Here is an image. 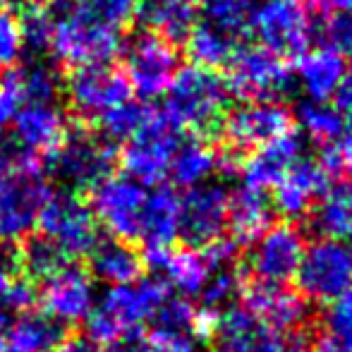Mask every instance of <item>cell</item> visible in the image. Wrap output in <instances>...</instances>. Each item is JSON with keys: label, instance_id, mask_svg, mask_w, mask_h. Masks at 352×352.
Instances as JSON below:
<instances>
[{"label": "cell", "instance_id": "cell-1", "mask_svg": "<svg viewBox=\"0 0 352 352\" xmlns=\"http://www.w3.org/2000/svg\"><path fill=\"white\" fill-rule=\"evenodd\" d=\"M163 96V118L173 127H180L192 135L216 132L223 125L230 103L226 79L216 70L199 65L180 67Z\"/></svg>", "mask_w": 352, "mask_h": 352}, {"label": "cell", "instance_id": "cell-2", "mask_svg": "<svg viewBox=\"0 0 352 352\" xmlns=\"http://www.w3.org/2000/svg\"><path fill=\"white\" fill-rule=\"evenodd\" d=\"M170 295V287L161 276H146L127 285H116L94 302L87 321L89 340L113 343L127 333H137L146 324L161 302Z\"/></svg>", "mask_w": 352, "mask_h": 352}, {"label": "cell", "instance_id": "cell-3", "mask_svg": "<svg viewBox=\"0 0 352 352\" xmlns=\"http://www.w3.org/2000/svg\"><path fill=\"white\" fill-rule=\"evenodd\" d=\"M53 14L51 51L56 60L70 67L111 63L122 51V32L98 24L65 8H48Z\"/></svg>", "mask_w": 352, "mask_h": 352}, {"label": "cell", "instance_id": "cell-4", "mask_svg": "<svg viewBox=\"0 0 352 352\" xmlns=\"http://www.w3.org/2000/svg\"><path fill=\"white\" fill-rule=\"evenodd\" d=\"M250 32L276 56H302L314 34L309 5L305 0H259L252 8Z\"/></svg>", "mask_w": 352, "mask_h": 352}, {"label": "cell", "instance_id": "cell-5", "mask_svg": "<svg viewBox=\"0 0 352 352\" xmlns=\"http://www.w3.org/2000/svg\"><path fill=\"white\" fill-rule=\"evenodd\" d=\"M51 195L41 168H17L0 177V240L12 245L32 235Z\"/></svg>", "mask_w": 352, "mask_h": 352}, {"label": "cell", "instance_id": "cell-6", "mask_svg": "<svg viewBox=\"0 0 352 352\" xmlns=\"http://www.w3.org/2000/svg\"><path fill=\"white\" fill-rule=\"evenodd\" d=\"M292 82L295 77L285 58L264 46H237L228 60V91L242 101H278L290 91Z\"/></svg>", "mask_w": 352, "mask_h": 352}, {"label": "cell", "instance_id": "cell-7", "mask_svg": "<svg viewBox=\"0 0 352 352\" xmlns=\"http://www.w3.org/2000/svg\"><path fill=\"white\" fill-rule=\"evenodd\" d=\"M116 151L96 135L84 130L67 132L60 146L46 158L48 173L65 187L77 192H91L101 180L113 175Z\"/></svg>", "mask_w": 352, "mask_h": 352}, {"label": "cell", "instance_id": "cell-8", "mask_svg": "<svg viewBox=\"0 0 352 352\" xmlns=\"http://www.w3.org/2000/svg\"><path fill=\"white\" fill-rule=\"evenodd\" d=\"M295 278L305 297L314 302H333L352 290V247L333 237L311 242L305 247Z\"/></svg>", "mask_w": 352, "mask_h": 352}, {"label": "cell", "instance_id": "cell-9", "mask_svg": "<svg viewBox=\"0 0 352 352\" xmlns=\"http://www.w3.org/2000/svg\"><path fill=\"white\" fill-rule=\"evenodd\" d=\"M125 56V77L132 91L142 98L163 96L170 87L175 72L180 70V56L173 41L163 38L161 34L140 32L122 46Z\"/></svg>", "mask_w": 352, "mask_h": 352}, {"label": "cell", "instance_id": "cell-10", "mask_svg": "<svg viewBox=\"0 0 352 352\" xmlns=\"http://www.w3.org/2000/svg\"><path fill=\"white\" fill-rule=\"evenodd\" d=\"M38 228L43 237H48L67 259L87 256L98 242L96 216L91 206L74 192L51 195L38 216Z\"/></svg>", "mask_w": 352, "mask_h": 352}, {"label": "cell", "instance_id": "cell-11", "mask_svg": "<svg viewBox=\"0 0 352 352\" xmlns=\"http://www.w3.org/2000/svg\"><path fill=\"white\" fill-rule=\"evenodd\" d=\"M177 142L175 127L163 118V113L151 111L148 120L122 146L120 163L125 175L144 187L158 185L168 175Z\"/></svg>", "mask_w": 352, "mask_h": 352}, {"label": "cell", "instance_id": "cell-12", "mask_svg": "<svg viewBox=\"0 0 352 352\" xmlns=\"http://www.w3.org/2000/svg\"><path fill=\"white\" fill-rule=\"evenodd\" d=\"M65 94L74 116L98 120L103 113L132 98V87L125 72L113 63L72 67L65 82Z\"/></svg>", "mask_w": 352, "mask_h": 352}, {"label": "cell", "instance_id": "cell-13", "mask_svg": "<svg viewBox=\"0 0 352 352\" xmlns=\"http://www.w3.org/2000/svg\"><path fill=\"white\" fill-rule=\"evenodd\" d=\"M146 187L130 175H108L91 190V211L113 237L137 240Z\"/></svg>", "mask_w": 352, "mask_h": 352}, {"label": "cell", "instance_id": "cell-14", "mask_svg": "<svg viewBox=\"0 0 352 352\" xmlns=\"http://www.w3.org/2000/svg\"><path fill=\"white\" fill-rule=\"evenodd\" d=\"M305 235L292 223L271 226L254 240L250 252V271L259 283L283 285L295 278L305 254Z\"/></svg>", "mask_w": 352, "mask_h": 352}, {"label": "cell", "instance_id": "cell-15", "mask_svg": "<svg viewBox=\"0 0 352 352\" xmlns=\"http://www.w3.org/2000/svg\"><path fill=\"white\" fill-rule=\"evenodd\" d=\"M228 190L218 182L190 187L180 197V228L177 235L190 247H206L223 235L228 226Z\"/></svg>", "mask_w": 352, "mask_h": 352}, {"label": "cell", "instance_id": "cell-16", "mask_svg": "<svg viewBox=\"0 0 352 352\" xmlns=\"http://www.w3.org/2000/svg\"><path fill=\"white\" fill-rule=\"evenodd\" d=\"M292 113L280 101H247L223 118L221 130L230 148H256L290 132Z\"/></svg>", "mask_w": 352, "mask_h": 352}, {"label": "cell", "instance_id": "cell-17", "mask_svg": "<svg viewBox=\"0 0 352 352\" xmlns=\"http://www.w3.org/2000/svg\"><path fill=\"white\" fill-rule=\"evenodd\" d=\"M43 311L58 319L60 324H77L84 321L96 302L94 278L87 269L65 264L60 271L43 280L41 290Z\"/></svg>", "mask_w": 352, "mask_h": 352}, {"label": "cell", "instance_id": "cell-18", "mask_svg": "<svg viewBox=\"0 0 352 352\" xmlns=\"http://www.w3.org/2000/svg\"><path fill=\"white\" fill-rule=\"evenodd\" d=\"M14 144L34 158H48L67 137V118L63 108L53 103H22L12 120Z\"/></svg>", "mask_w": 352, "mask_h": 352}, {"label": "cell", "instance_id": "cell-19", "mask_svg": "<svg viewBox=\"0 0 352 352\" xmlns=\"http://www.w3.org/2000/svg\"><path fill=\"white\" fill-rule=\"evenodd\" d=\"M331 190V175L316 158H300L274 187V211L285 218H302Z\"/></svg>", "mask_w": 352, "mask_h": 352}, {"label": "cell", "instance_id": "cell-20", "mask_svg": "<svg viewBox=\"0 0 352 352\" xmlns=\"http://www.w3.org/2000/svg\"><path fill=\"white\" fill-rule=\"evenodd\" d=\"M213 352H280L283 340L247 307L230 305L218 311Z\"/></svg>", "mask_w": 352, "mask_h": 352}, {"label": "cell", "instance_id": "cell-21", "mask_svg": "<svg viewBox=\"0 0 352 352\" xmlns=\"http://www.w3.org/2000/svg\"><path fill=\"white\" fill-rule=\"evenodd\" d=\"M300 158L302 137H297L295 132H285V135L276 137V140L261 144L240 166L242 175H245V185L264 192L274 190Z\"/></svg>", "mask_w": 352, "mask_h": 352}, {"label": "cell", "instance_id": "cell-22", "mask_svg": "<svg viewBox=\"0 0 352 352\" xmlns=\"http://www.w3.org/2000/svg\"><path fill=\"white\" fill-rule=\"evenodd\" d=\"M247 309L276 333L295 331L309 319V307L305 297L283 285H269V283H256L247 290Z\"/></svg>", "mask_w": 352, "mask_h": 352}, {"label": "cell", "instance_id": "cell-23", "mask_svg": "<svg viewBox=\"0 0 352 352\" xmlns=\"http://www.w3.org/2000/svg\"><path fill=\"white\" fill-rule=\"evenodd\" d=\"M144 264L156 271L168 283V287H175L182 297H199L204 283L209 280L211 269L206 264L201 250H177L170 247L163 250H146Z\"/></svg>", "mask_w": 352, "mask_h": 352}, {"label": "cell", "instance_id": "cell-24", "mask_svg": "<svg viewBox=\"0 0 352 352\" xmlns=\"http://www.w3.org/2000/svg\"><path fill=\"white\" fill-rule=\"evenodd\" d=\"M345 72H348V60L343 53L331 46H319L307 48L302 53L292 77L297 79L302 94L309 101H329L331 96H336Z\"/></svg>", "mask_w": 352, "mask_h": 352}, {"label": "cell", "instance_id": "cell-25", "mask_svg": "<svg viewBox=\"0 0 352 352\" xmlns=\"http://www.w3.org/2000/svg\"><path fill=\"white\" fill-rule=\"evenodd\" d=\"M177 228H180V197L175 195V190L158 185L156 190L146 192L137 240H142L146 250H163L170 247V242L177 237Z\"/></svg>", "mask_w": 352, "mask_h": 352}, {"label": "cell", "instance_id": "cell-26", "mask_svg": "<svg viewBox=\"0 0 352 352\" xmlns=\"http://www.w3.org/2000/svg\"><path fill=\"white\" fill-rule=\"evenodd\" d=\"M144 271V256L135 247L130 245V240H120V237H106L94 245V250L89 252V274L91 278L106 283V285H127L142 278Z\"/></svg>", "mask_w": 352, "mask_h": 352}, {"label": "cell", "instance_id": "cell-27", "mask_svg": "<svg viewBox=\"0 0 352 352\" xmlns=\"http://www.w3.org/2000/svg\"><path fill=\"white\" fill-rule=\"evenodd\" d=\"M67 338V326L46 311L27 309L12 319L3 352H51Z\"/></svg>", "mask_w": 352, "mask_h": 352}, {"label": "cell", "instance_id": "cell-28", "mask_svg": "<svg viewBox=\"0 0 352 352\" xmlns=\"http://www.w3.org/2000/svg\"><path fill=\"white\" fill-rule=\"evenodd\" d=\"M271 218H274V204L264 190L242 185L228 199V223L237 245L254 242L261 232L271 228Z\"/></svg>", "mask_w": 352, "mask_h": 352}, {"label": "cell", "instance_id": "cell-29", "mask_svg": "<svg viewBox=\"0 0 352 352\" xmlns=\"http://www.w3.org/2000/svg\"><path fill=\"white\" fill-rule=\"evenodd\" d=\"M300 130L321 148L333 144H352V118L343 116L329 101H302L295 111Z\"/></svg>", "mask_w": 352, "mask_h": 352}, {"label": "cell", "instance_id": "cell-30", "mask_svg": "<svg viewBox=\"0 0 352 352\" xmlns=\"http://www.w3.org/2000/svg\"><path fill=\"white\" fill-rule=\"evenodd\" d=\"M216 173V151L206 142L190 137L185 142H177V148L173 153L168 175L173 177L177 187H197L209 182Z\"/></svg>", "mask_w": 352, "mask_h": 352}, {"label": "cell", "instance_id": "cell-31", "mask_svg": "<svg viewBox=\"0 0 352 352\" xmlns=\"http://www.w3.org/2000/svg\"><path fill=\"white\" fill-rule=\"evenodd\" d=\"M187 56L195 60V65L199 67H216L228 65V60L232 58V53L237 51V41L232 36H228L226 32H221L218 27H213L209 22H195V27L190 29L185 38Z\"/></svg>", "mask_w": 352, "mask_h": 352}, {"label": "cell", "instance_id": "cell-32", "mask_svg": "<svg viewBox=\"0 0 352 352\" xmlns=\"http://www.w3.org/2000/svg\"><path fill=\"white\" fill-rule=\"evenodd\" d=\"M311 226L316 232L333 240H343L352 228V185L329 190L311 209Z\"/></svg>", "mask_w": 352, "mask_h": 352}, {"label": "cell", "instance_id": "cell-33", "mask_svg": "<svg viewBox=\"0 0 352 352\" xmlns=\"http://www.w3.org/2000/svg\"><path fill=\"white\" fill-rule=\"evenodd\" d=\"M140 12L148 29L161 34L163 38L177 43L185 41L190 29L195 27V10H192L190 0H175V3H146Z\"/></svg>", "mask_w": 352, "mask_h": 352}, {"label": "cell", "instance_id": "cell-34", "mask_svg": "<svg viewBox=\"0 0 352 352\" xmlns=\"http://www.w3.org/2000/svg\"><path fill=\"white\" fill-rule=\"evenodd\" d=\"M148 116H151V108L130 98V101L111 108V111L103 113V116L98 118L96 120V127H98L96 137L101 142H106L108 146L116 148L118 144H125L127 140H130L144 122L148 120Z\"/></svg>", "mask_w": 352, "mask_h": 352}, {"label": "cell", "instance_id": "cell-35", "mask_svg": "<svg viewBox=\"0 0 352 352\" xmlns=\"http://www.w3.org/2000/svg\"><path fill=\"white\" fill-rule=\"evenodd\" d=\"M53 8L72 10L82 17L122 32L140 12V0H53Z\"/></svg>", "mask_w": 352, "mask_h": 352}, {"label": "cell", "instance_id": "cell-36", "mask_svg": "<svg viewBox=\"0 0 352 352\" xmlns=\"http://www.w3.org/2000/svg\"><path fill=\"white\" fill-rule=\"evenodd\" d=\"M19 256V271L29 278L46 280L56 271H60L67 264V256L43 235H29L22 240V247H17Z\"/></svg>", "mask_w": 352, "mask_h": 352}, {"label": "cell", "instance_id": "cell-37", "mask_svg": "<svg viewBox=\"0 0 352 352\" xmlns=\"http://www.w3.org/2000/svg\"><path fill=\"white\" fill-rule=\"evenodd\" d=\"M14 74L24 103H53L60 94V74L43 60L14 67Z\"/></svg>", "mask_w": 352, "mask_h": 352}, {"label": "cell", "instance_id": "cell-38", "mask_svg": "<svg viewBox=\"0 0 352 352\" xmlns=\"http://www.w3.org/2000/svg\"><path fill=\"white\" fill-rule=\"evenodd\" d=\"M252 8V0H204V22L240 41V36L250 32Z\"/></svg>", "mask_w": 352, "mask_h": 352}, {"label": "cell", "instance_id": "cell-39", "mask_svg": "<svg viewBox=\"0 0 352 352\" xmlns=\"http://www.w3.org/2000/svg\"><path fill=\"white\" fill-rule=\"evenodd\" d=\"M240 285H242V274L235 266H232V269L213 271L199 292L201 309L216 311V314L223 311L226 307H230L232 297L240 292Z\"/></svg>", "mask_w": 352, "mask_h": 352}, {"label": "cell", "instance_id": "cell-40", "mask_svg": "<svg viewBox=\"0 0 352 352\" xmlns=\"http://www.w3.org/2000/svg\"><path fill=\"white\" fill-rule=\"evenodd\" d=\"M19 19V34H22V43L29 46L34 53H41L51 48V38H53V14L48 8L41 5H29L22 10V17Z\"/></svg>", "mask_w": 352, "mask_h": 352}, {"label": "cell", "instance_id": "cell-41", "mask_svg": "<svg viewBox=\"0 0 352 352\" xmlns=\"http://www.w3.org/2000/svg\"><path fill=\"white\" fill-rule=\"evenodd\" d=\"M197 309L187 302V297L168 295L156 309L153 319V331H177V333H192Z\"/></svg>", "mask_w": 352, "mask_h": 352}, {"label": "cell", "instance_id": "cell-42", "mask_svg": "<svg viewBox=\"0 0 352 352\" xmlns=\"http://www.w3.org/2000/svg\"><path fill=\"white\" fill-rule=\"evenodd\" d=\"M324 326L329 331V338L352 350V290L329 302L324 314Z\"/></svg>", "mask_w": 352, "mask_h": 352}, {"label": "cell", "instance_id": "cell-43", "mask_svg": "<svg viewBox=\"0 0 352 352\" xmlns=\"http://www.w3.org/2000/svg\"><path fill=\"white\" fill-rule=\"evenodd\" d=\"M22 34H19V19L10 10H0V70H10L17 65L22 56Z\"/></svg>", "mask_w": 352, "mask_h": 352}, {"label": "cell", "instance_id": "cell-44", "mask_svg": "<svg viewBox=\"0 0 352 352\" xmlns=\"http://www.w3.org/2000/svg\"><path fill=\"white\" fill-rule=\"evenodd\" d=\"M22 103L24 101H22V94H19L17 74H14V67H10L0 77V137H3L5 127L14 120Z\"/></svg>", "mask_w": 352, "mask_h": 352}, {"label": "cell", "instance_id": "cell-45", "mask_svg": "<svg viewBox=\"0 0 352 352\" xmlns=\"http://www.w3.org/2000/svg\"><path fill=\"white\" fill-rule=\"evenodd\" d=\"M326 46L336 48L343 56H352V12L329 14L324 27Z\"/></svg>", "mask_w": 352, "mask_h": 352}, {"label": "cell", "instance_id": "cell-46", "mask_svg": "<svg viewBox=\"0 0 352 352\" xmlns=\"http://www.w3.org/2000/svg\"><path fill=\"white\" fill-rule=\"evenodd\" d=\"M237 252H240V245L235 240H223V237H218V240L209 242L206 247H201V254H204L211 274L213 271L232 269L237 264Z\"/></svg>", "mask_w": 352, "mask_h": 352}, {"label": "cell", "instance_id": "cell-47", "mask_svg": "<svg viewBox=\"0 0 352 352\" xmlns=\"http://www.w3.org/2000/svg\"><path fill=\"white\" fill-rule=\"evenodd\" d=\"M151 352H199L197 338L192 333H177V331H153L148 340Z\"/></svg>", "mask_w": 352, "mask_h": 352}, {"label": "cell", "instance_id": "cell-48", "mask_svg": "<svg viewBox=\"0 0 352 352\" xmlns=\"http://www.w3.org/2000/svg\"><path fill=\"white\" fill-rule=\"evenodd\" d=\"M17 168H41V161L22 151L14 142H0V177Z\"/></svg>", "mask_w": 352, "mask_h": 352}, {"label": "cell", "instance_id": "cell-49", "mask_svg": "<svg viewBox=\"0 0 352 352\" xmlns=\"http://www.w3.org/2000/svg\"><path fill=\"white\" fill-rule=\"evenodd\" d=\"M103 352H151V350H148V340H144L140 333H127L122 338L108 343Z\"/></svg>", "mask_w": 352, "mask_h": 352}, {"label": "cell", "instance_id": "cell-50", "mask_svg": "<svg viewBox=\"0 0 352 352\" xmlns=\"http://www.w3.org/2000/svg\"><path fill=\"white\" fill-rule=\"evenodd\" d=\"M336 108H338L343 116L352 118V70L345 72L343 82H340L338 91H336Z\"/></svg>", "mask_w": 352, "mask_h": 352}, {"label": "cell", "instance_id": "cell-51", "mask_svg": "<svg viewBox=\"0 0 352 352\" xmlns=\"http://www.w3.org/2000/svg\"><path fill=\"white\" fill-rule=\"evenodd\" d=\"M311 5L326 14L352 12V0H311Z\"/></svg>", "mask_w": 352, "mask_h": 352}, {"label": "cell", "instance_id": "cell-52", "mask_svg": "<svg viewBox=\"0 0 352 352\" xmlns=\"http://www.w3.org/2000/svg\"><path fill=\"white\" fill-rule=\"evenodd\" d=\"M51 352H96V348H94V340L89 338H65Z\"/></svg>", "mask_w": 352, "mask_h": 352}, {"label": "cell", "instance_id": "cell-53", "mask_svg": "<svg viewBox=\"0 0 352 352\" xmlns=\"http://www.w3.org/2000/svg\"><path fill=\"white\" fill-rule=\"evenodd\" d=\"M311 352H350V350H345L343 345H338L336 340H331V338H321L319 343L314 345V350Z\"/></svg>", "mask_w": 352, "mask_h": 352}, {"label": "cell", "instance_id": "cell-54", "mask_svg": "<svg viewBox=\"0 0 352 352\" xmlns=\"http://www.w3.org/2000/svg\"><path fill=\"white\" fill-rule=\"evenodd\" d=\"M280 352H309L307 350V343H305V336H295L287 345H283Z\"/></svg>", "mask_w": 352, "mask_h": 352}, {"label": "cell", "instance_id": "cell-55", "mask_svg": "<svg viewBox=\"0 0 352 352\" xmlns=\"http://www.w3.org/2000/svg\"><path fill=\"white\" fill-rule=\"evenodd\" d=\"M146 3H175V0H146Z\"/></svg>", "mask_w": 352, "mask_h": 352}, {"label": "cell", "instance_id": "cell-56", "mask_svg": "<svg viewBox=\"0 0 352 352\" xmlns=\"http://www.w3.org/2000/svg\"><path fill=\"white\" fill-rule=\"evenodd\" d=\"M348 237H350V240H352V228H350V235H348Z\"/></svg>", "mask_w": 352, "mask_h": 352}, {"label": "cell", "instance_id": "cell-57", "mask_svg": "<svg viewBox=\"0 0 352 352\" xmlns=\"http://www.w3.org/2000/svg\"><path fill=\"white\" fill-rule=\"evenodd\" d=\"M32 3H36V0H32Z\"/></svg>", "mask_w": 352, "mask_h": 352}]
</instances>
